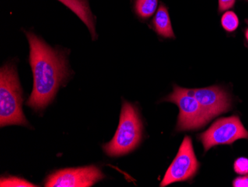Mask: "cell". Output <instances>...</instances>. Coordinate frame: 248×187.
Here are the masks:
<instances>
[{
	"mask_svg": "<svg viewBox=\"0 0 248 187\" xmlns=\"http://www.w3.org/2000/svg\"><path fill=\"white\" fill-rule=\"evenodd\" d=\"M234 170L239 174H248V159L240 157L235 160L234 163Z\"/></svg>",
	"mask_w": 248,
	"mask_h": 187,
	"instance_id": "cell-14",
	"label": "cell"
},
{
	"mask_svg": "<svg viewBox=\"0 0 248 187\" xmlns=\"http://www.w3.org/2000/svg\"><path fill=\"white\" fill-rule=\"evenodd\" d=\"M240 139H248V131L245 129L238 117L220 119L208 130L200 135L204 150L218 145H230Z\"/></svg>",
	"mask_w": 248,
	"mask_h": 187,
	"instance_id": "cell-5",
	"label": "cell"
},
{
	"mask_svg": "<svg viewBox=\"0 0 248 187\" xmlns=\"http://www.w3.org/2000/svg\"><path fill=\"white\" fill-rule=\"evenodd\" d=\"M150 26L157 35L164 38H175L168 8L164 3L160 4L159 8H157L155 15L152 19Z\"/></svg>",
	"mask_w": 248,
	"mask_h": 187,
	"instance_id": "cell-10",
	"label": "cell"
},
{
	"mask_svg": "<svg viewBox=\"0 0 248 187\" xmlns=\"http://www.w3.org/2000/svg\"><path fill=\"white\" fill-rule=\"evenodd\" d=\"M186 91L197 100L210 120L231 109V99L219 86L186 89Z\"/></svg>",
	"mask_w": 248,
	"mask_h": 187,
	"instance_id": "cell-8",
	"label": "cell"
},
{
	"mask_svg": "<svg viewBox=\"0 0 248 187\" xmlns=\"http://www.w3.org/2000/svg\"><path fill=\"white\" fill-rule=\"evenodd\" d=\"M245 37H246L247 40L248 41V29H247L246 32H245Z\"/></svg>",
	"mask_w": 248,
	"mask_h": 187,
	"instance_id": "cell-17",
	"label": "cell"
},
{
	"mask_svg": "<svg viewBox=\"0 0 248 187\" xmlns=\"http://www.w3.org/2000/svg\"><path fill=\"white\" fill-rule=\"evenodd\" d=\"M105 178L97 167L58 170L47 177L46 187H90Z\"/></svg>",
	"mask_w": 248,
	"mask_h": 187,
	"instance_id": "cell-7",
	"label": "cell"
},
{
	"mask_svg": "<svg viewBox=\"0 0 248 187\" xmlns=\"http://www.w3.org/2000/svg\"><path fill=\"white\" fill-rule=\"evenodd\" d=\"M245 1H247V2H248V0H245Z\"/></svg>",
	"mask_w": 248,
	"mask_h": 187,
	"instance_id": "cell-19",
	"label": "cell"
},
{
	"mask_svg": "<svg viewBox=\"0 0 248 187\" xmlns=\"http://www.w3.org/2000/svg\"><path fill=\"white\" fill-rule=\"evenodd\" d=\"M232 186L235 187H248V174L235 178L232 182Z\"/></svg>",
	"mask_w": 248,
	"mask_h": 187,
	"instance_id": "cell-16",
	"label": "cell"
},
{
	"mask_svg": "<svg viewBox=\"0 0 248 187\" xmlns=\"http://www.w3.org/2000/svg\"><path fill=\"white\" fill-rule=\"evenodd\" d=\"M239 18L233 12H227L222 15L221 26L227 32H234L239 27Z\"/></svg>",
	"mask_w": 248,
	"mask_h": 187,
	"instance_id": "cell-12",
	"label": "cell"
},
{
	"mask_svg": "<svg viewBox=\"0 0 248 187\" xmlns=\"http://www.w3.org/2000/svg\"><path fill=\"white\" fill-rule=\"evenodd\" d=\"M235 0H218V13H222L227 10L233 8Z\"/></svg>",
	"mask_w": 248,
	"mask_h": 187,
	"instance_id": "cell-15",
	"label": "cell"
},
{
	"mask_svg": "<svg viewBox=\"0 0 248 187\" xmlns=\"http://www.w3.org/2000/svg\"><path fill=\"white\" fill-rule=\"evenodd\" d=\"M199 168V163L193 150L189 136H185L175 160L167 170L161 187L175 182L187 181L193 178Z\"/></svg>",
	"mask_w": 248,
	"mask_h": 187,
	"instance_id": "cell-6",
	"label": "cell"
},
{
	"mask_svg": "<svg viewBox=\"0 0 248 187\" xmlns=\"http://www.w3.org/2000/svg\"><path fill=\"white\" fill-rule=\"evenodd\" d=\"M245 22H246L247 24L248 25V19H246V20H245Z\"/></svg>",
	"mask_w": 248,
	"mask_h": 187,
	"instance_id": "cell-18",
	"label": "cell"
},
{
	"mask_svg": "<svg viewBox=\"0 0 248 187\" xmlns=\"http://www.w3.org/2000/svg\"><path fill=\"white\" fill-rule=\"evenodd\" d=\"M29 40V64L33 87L27 105L35 111L46 108L54 100L60 86L70 76L65 53L51 48L31 32H26Z\"/></svg>",
	"mask_w": 248,
	"mask_h": 187,
	"instance_id": "cell-1",
	"label": "cell"
},
{
	"mask_svg": "<svg viewBox=\"0 0 248 187\" xmlns=\"http://www.w3.org/2000/svg\"><path fill=\"white\" fill-rule=\"evenodd\" d=\"M142 128L137 108L124 102L116 133L113 139L103 146V149L109 157H119L132 152L141 141Z\"/></svg>",
	"mask_w": 248,
	"mask_h": 187,
	"instance_id": "cell-3",
	"label": "cell"
},
{
	"mask_svg": "<svg viewBox=\"0 0 248 187\" xmlns=\"http://www.w3.org/2000/svg\"><path fill=\"white\" fill-rule=\"evenodd\" d=\"M158 0H135L134 12L139 19L146 20L157 12Z\"/></svg>",
	"mask_w": 248,
	"mask_h": 187,
	"instance_id": "cell-11",
	"label": "cell"
},
{
	"mask_svg": "<svg viewBox=\"0 0 248 187\" xmlns=\"http://www.w3.org/2000/svg\"><path fill=\"white\" fill-rule=\"evenodd\" d=\"M70 9L87 26L93 40L97 38L95 29V17L92 12L89 0H58Z\"/></svg>",
	"mask_w": 248,
	"mask_h": 187,
	"instance_id": "cell-9",
	"label": "cell"
},
{
	"mask_svg": "<svg viewBox=\"0 0 248 187\" xmlns=\"http://www.w3.org/2000/svg\"><path fill=\"white\" fill-rule=\"evenodd\" d=\"M22 101L16 67L5 64L0 69V126L29 125L22 111Z\"/></svg>",
	"mask_w": 248,
	"mask_h": 187,
	"instance_id": "cell-2",
	"label": "cell"
},
{
	"mask_svg": "<svg viewBox=\"0 0 248 187\" xmlns=\"http://www.w3.org/2000/svg\"><path fill=\"white\" fill-rule=\"evenodd\" d=\"M164 100L175 103L179 107L176 127L178 131L198 129L210 121L197 100L189 94L185 88L175 85L173 92Z\"/></svg>",
	"mask_w": 248,
	"mask_h": 187,
	"instance_id": "cell-4",
	"label": "cell"
},
{
	"mask_svg": "<svg viewBox=\"0 0 248 187\" xmlns=\"http://www.w3.org/2000/svg\"><path fill=\"white\" fill-rule=\"evenodd\" d=\"M0 186L2 187H37L34 184H31L29 181H26L22 178L16 177H8V178H1Z\"/></svg>",
	"mask_w": 248,
	"mask_h": 187,
	"instance_id": "cell-13",
	"label": "cell"
}]
</instances>
